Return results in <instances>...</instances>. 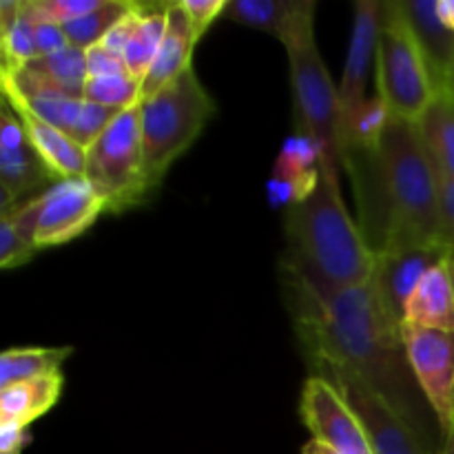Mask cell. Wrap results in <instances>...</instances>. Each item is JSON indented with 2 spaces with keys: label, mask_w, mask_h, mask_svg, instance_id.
<instances>
[{
  "label": "cell",
  "mask_w": 454,
  "mask_h": 454,
  "mask_svg": "<svg viewBox=\"0 0 454 454\" xmlns=\"http://www.w3.org/2000/svg\"><path fill=\"white\" fill-rule=\"evenodd\" d=\"M439 198H442V239L454 253V177L439 171Z\"/></svg>",
  "instance_id": "1f68e13d"
},
{
  "label": "cell",
  "mask_w": 454,
  "mask_h": 454,
  "mask_svg": "<svg viewBox=\"0 0 454 454\" xmlns=\"http://www.w3.org/2000/svg\"><path fill=\"white\" fill-rule=\"evenodd\" d=\"M82 100L109 106V109L127 111L142 102V82L131 74L89 75Z\"/></svg>",
  "instance_id": "4316f807"
},
{
  "label": "cell",
  "mask_w": 454,
  "mask_h": 454,
  "mask_svg": "<svg viewBox=\"0 0 454 454\" xmlns=\"http://www.w3.org/2000/svg\"><path fill=\"white\" fill-rule=\"evenodd\" d=\"M310 375L326 380L357 415L372 454H442L424 442L366 381L348 368L324 359H306Z\"/></svg>",
  "instance_id": "ba28073f"
},
{
  "label": "cell",
  "mask_w": 454,
  "mask_h": 454,
  "mask_svg": "<svg viewBox=\"0 0 454 454\" xmlns=\"http://www.w3.org/2000/svg\"><path fill=\"white\" fill-rule=\"evenodd\" d=\"M69 355V346H65V348L25 346V348L4 350L0 355V390L9 388L13 384H20V381L62 372V364H65Z\"/></svg>",
  "instance_id": "d4e9b609"
},
{
  "label": "cell",
  "mask_w": 454,
  "mask_h": 454,
  "mask_svg": "<svg viewBox=\"0 0 454 454\" xmlns=\"http://www.w3.org/2000/svg\"><path fill=\"white\" fill-rule=\"evenodd\" d=\"M415 124L434 167L454 177V89L434 93Z\"/></svg>",
  "instance_id": "44dd1931"
},
{
  "label": "cell",
  "mask_w": 454,
  "mask_h": 454,
  "mask_svg": "<svg viewBox=\"0 0 454 454\" xmlns=\"http://www.w3.org/2000/svg\"><path fill=\"white\" fill-rule=\"evenodd\" d=\"M282 273L322 291L371 282L375 255L350 217L340 191V173L317 167L309 189L288 207Z\"/></svg>",
  "instance_id": "3957f363"
},
{
  "label": "cell",
  "mask_w": 454,
  "mask_h": 454,
  "mask_svg": "<svg viewBox=\"0 0 454 454\" xmlns=\"http://www.w3.org/2000/svg\"><path fill=\"white\" fill-rule=\"evenodd\" d=\"M136 7L137 3H131V0H102L100 7L93 9L91 13L62 25L67 43H69V47L82 49V51L98 47V44L105 43L106 35H109L124 18H129L136 12Z\"/></svg>",
  "instance_id": "484cf974"
},
{
  "label": "cell",
  "mask_w": 454,
  "mask_h": 454,
  "mask_svg": "<svg viewBox=\"0 0 454 454\" xmlns=\"http://www.w3.org/2000/svg\"><path fill=\"white\" fill-rule=\"evenodd\" d=\"M40 155L31 146L22 118L13 109L12 102L3 100V118H0V189H3V207L7 213L18 207L22 195L34 193L40 186L56 184Z\"/></svg>",
  "instance_id": "5bb4252c"
},
{
  "label": "cell",
  "mask_w": 454,
  "mask_h": 454,
  "mask_svg": "<svg viewBox=\"0 0 454 454\" xmlns=\"http://www.w3.org/2000/svg\"><path fill=\"white\" fill-rule=\"evenodd\" d=\"M375 82L377 98L386 111L412 122L421 118L434 98L428 67L403 18L399 0H386L381 7Z\"/></svg>",
  "instance_id": "8992f818"
},
{
  "label": "cell",
  "mask_w": 454,
  "mask_h": 454,
  "mask_svg": "<svg viewBox=\"0 0 454 454\" xmlns=\"http://www.w3.org/2000/svg\"><path fill=\"white\" fill-rule=\"evenodd\" d=\"M182 4H184L191 22H193L195 34L202 38L208 27L215 22V18H220L226 12L229 0H182Z\"/></svg>",
  "instance_id": "f546056e"
},
{
  "label": "cell",
  "mask_w": 454,
  "mask_h": 454,
  "mask_svg": "<svg viewBox=\"0 0 454 454\" xmlns=\"http://www.w3.org/2000/svg\"><path fill=\"white\" fill-rule=\"evenodd\" d=\"M106 211V202L84 177L60 180L40 193L38 248L60 247L80 238Z\"/></svg>",
  "instance_id": "4fadbf2b"
},
{
  "label": "cell",
  "mask_w": 454,
  "mask_h": 454,
  "mask_svg": "<svg viewBox=\"0 0 454 454\" xmlns=\"http://www.w3.org/2000/svg\"><path fill=\"white\" fill-rule=\"evenodd\" d=\"M65 47H69L67 43V35L62 31V25L56 22H35V49H38L40 56H49V53L62 51Z\"/></svg>",
  "instance_id": "d6a6232c"
},
{
  "label": "cell",
  "mask_w": 454,
  "mask_h": 454,
  "mask_svg": "<svg viewBox=\"0 0 454 454\" xmlns=\"http://www.w3.org/2000/svg\"><path fill=\"white\" fill-rule=\"evenodd\" d=\"M65 386L62 372L20 381L0 390V424H16L29 428L35 419L47 415L58 403Z\"/></svg>",
  "instance_id": "d6986e66"
},
{
  "label": "cell",
  "mask_w": 454,
  "mask_h": 454,
  "mask_svg": "<svg viewBox=\"0 0 454 454\" xmlns=\"http://www.w3.org/2000/svg\"><path fill=\"white\" fill-rule=\"evenodd\" d=\"M0 44H3V71H16L38 58L35 22L25 12V0L0 3Z\"/></svg>",
  "instance_id": "cb8c5ba5"
},
{
  "label": "cell",
  "mask_w": 454,
  "mask_h": 454,
  "mask_svg": "<svg viewBox=\"0 0 454 454\" xmlns=\"http://www.w3.org/2000/svg\"><path fill=\"white\" fill-rule=\"evenodd\" d=\"M87 67L89 75H109V74H129L127 62H124L122 53L114 51V49L98 44L87 51Z\"/></svg>",
  "instance_id": "4dcf8cb0"
},
{
  "label": "cell",
  "mask_w": 454,
  "mask_h": 454,
  "mask_svg": "<svg viewBox=\"0 0 454 454\" xmlns=\"http://www.w3.org/2000/svg\"><path fill=\"white\" fill-rule=\"evenodd\" d=\"M315 7L310 4L282 40L291 69L295 120L313 146L317 167L340 173L344 168L340 127V96L315 40Z\"/></svg>",
  "instance_id": "277c9868"
},
{
  "label": "cell",
  "mask_w": 454,
  "mask_h": 454,
  "mask_svg": "<svg viewBox=\"0 0 454 454\" xmlns=\"http://www.w3.org/2000/svg\"><path fill=\"white\" fill-rule=\"evenodd\" d=\"M198 43L200 35L195 34L193 22H191L182 0L168 4L167 31H164L162 44L155 53L149 74L142 80V100L155 96L160 89H164L177 75L184 74L189 67H193L191 58H193V49Z\"/></svg>",
  "instance_id": "2e32d148"
},
{
  "label": "cell",
  "mask_w": 454,
  "mask_h": 454,
  "mask_svg": "<svg viewBox=\"0 0 454 454\" xmlns=\"http://www.w3.org/2000/svg\"><path fill=\"white\" fill-rule=\"evenodd\" d=\"M402 337L412 375L448 437L452 430L454 333L403 324Z\"/></svg>",
  "instance_id": "30bf717a"
},
{
  "label": "cell",
  "mask_w": 454,
  "mask_h": 454,
  "mask_svg": "<svg viewBox=\"0 0 454 454\" xmlns=\"http://www.w3.org/2000/svg\"><path fill=\"white\" fill-rule=\"evenodd\" d=\"M315 0H231L224 16L244 27L275 35L282 43Z\"/></svg>",
  "instance_id": "ffe728a7"
},
{
  "label": "cell",
  "mask_w": 454,
  "mask_h": 454,
  "mask_svg": "<svg viewBox=\"0 0 454 454\" xmlns=\"http://www.w3.org/2000/svg\"><path fill=\"white\" fill-rule=\"evenodd\" d=\"M171 3L160 4H140L137 3V22L124 47L122 58L127 62V69L133 78L142 82L149 74L151 65L155 60L160 44H162L164 31H167V13Z\"/></svg>",
  "instance_id": "603a6c76"
},
{
  "label": "cell",
  "mask_w": 454,
  "mask_h": 454,
  "mask_svg": "<svg viewBox=\"0 0 454 454\" xmlns=\"http://www.w3.org/2000/svg\"><path fill=\"white\" fill-rule=\"evenodd\" d=\"M301 454H341V452L333 450V448H328V446H324V443L310 439V442L301 448Z\"/></svg>",
  "instance_id": "d590c367"
},
{
  "label": "cell",
  "mask_w": 454,
  "mask_h": 454,
  "mask_svg": "<svg viewBox=\"0 0 454 454\" xmlns=\"http://www.w3.org/2000/svg\"><path fill=\"white\" fill-rule=\"evenodd\" d=\"M40 220V195L0 213V266L16 269L40 251L35 235Z\"/></svg>",
  "instance_id": "7402d4cb"
},
{
  "label": "cell",
  "mask_w": 454,
  "mask_h": 454,
  "mask_svg": "<svg viewBox=\"0 0 454 454\" xmlns=\"http://www.w3.org/2000/svg\"><path fill=\"white\" fill-rule=\"evenodd\" d=\"M452 257V248L446 242H424L393 247L375 255L371 284L380 295L386 313L403 326L408 297L417 288V284L426 278L428 270L443 264Z\"/></svg>",
  "instance_id": "8fae6325"
},
{
  "label": "cell",
  "mask_w": 454,
  "mask_h": 454,
  "mask_svg": "<svg viewBox=\"0 0 454 454\" xmlns=\"http://www.w3.org/2000/svg\"><path fill=\"white\" fill-rule=\"evenodd\" d=\"M403 324L454 333V278L450 260L434 266L408 297Z\"/></svg>",
  "instance_id": "e0dca14e"
},
{
  "label": "cell",
  "mask_w": 454,
  "mask_h": 454,
  "mask_svg": "<svg viewBox=\"0 0 454 454\" xmlns=\"http://www.w3.org/2000/svg\"><path fill=\"white\" fill-rule=\"evenodd\" d=\"M443 454H454V437L446 439V446H443Z\"/></svg>",
  "instance_id": "8d00e7d4"
},
{
  "label": "cell",
  "mask_w": 454,
  "mask_h": 454,
  "mask_svg": "<svg viewBox=\"0 0 454 454\" xmlns=\"http://www.w3.org/2000/svg\"><path fill=\"white\" fill-rule=\"evenodd\" d=\"M403 18L428 67L434 93L454 87V31L437 13V0H399Z\"/></svg>",
  "instance_id": "9a60e30c"
},
{
  "label": "cell",
  "mask_w": 454,
  "mask_h": 454,
  "mask_svg": "<svg viewBox=\"0 0 454 454\" xmlns=\"http://www.w3.org/2000/svg\"><path fill=\"white\" fill-rule=\"evenodd\" d=\"M282 284L304 359L348 368L428 446L443 452L446 433L412 375L402 326L386 313L375 286L322 291L288 273H282Z\"/></svg>",
  "instance_id": "6da1fadb"
},
{
  "label": "cell",
  "mask_w": 454,
  "mask_h": 454,
  "mask_svg": "<svg viewBox=\"0 0 454 454\" xmlns=\"http://www.w3.org/2000/svg\"><path fill=\"white\" fill-rule=\"evenodd\" d=\"M4 100H7V98H4ZM12 106L22 118V124H25V131L27 136H29L31 146H34L35 153H38L40 160L44 162V167L51 171V176L56 177L58 182L84 177L87 149H82L78 142L71 140V137L67 136V133H62L60 129L51 127V124L35 118L31 111L25 109V106L13 105V102Z\"/></svg>",
  "instance_id": "ac0fdd59"
},
{
  "label": "cell",
  "mask_w": 454,
  "mask_h": 454,
  "mask_svg": "<svg viewBox=\"0 0 454 454\" xmlns=\"http://www.w3.org/2000/svg\"><path fill=\"white\" fill-rule=\"evenodd\" d=\"M9 102L13 105L25 106L27 111L40 118L43 122L51 124V127L60 129L62 133L69 136L74 131L75 122H78L80 109H82V100L80 98H65V96H35V98H18L7 96Z\"/></svg>",
  "instance_id": "83f0119b"
},
{
  "label": "cell",
  "mask_w": 454,
  "mask_h": 454,
  "mask_svg": "<svg viewBox=\"0 0 454 454\" xmlns=\"http://www.w3.org/2000/svg\"><path fill=\"white\" fill-rule=\"evenodd\" d=\"M448 437H454V393H452V430H450V434H448Z\"/></svg>",
  "instance_id": "74e56055"
},
{
  "label": "cell",
  "mask_w": 454,
  "mask_h": 454,
  "mask_svg": "<svg viewBox=\"0 0 454 454\" xmlns=\"http://www.w3.org/2000/svg\"><path fill=\"white\" fill-rule=\"evenodd\" d=\"M344 171L372 255L403 244L443 242L437 167L412 120L386 115L368 145L346 149Z\"/></svg>",
  "instance_id": "7a4b0ae2"
},
{
  "label": "cell",
  "mask_w": 454,
  "mask_h": 454,
  "mask_svg": "<svg viewBox=\"0 0 454 454\" xmlns=\"http://www.w3.org/2000/svg\"><path fill=\"white\" fill-rule=\"evenodd\" d=\"M300 415L315 442L341 454H372L357 415L340 393L317 375H309L300 399Z\"/></svg>",
  "instance_id": "7c38bea8"
},
{
  "label": "cell",
  "mask_w": 454,
  "mask_h": 454,
  "mask_svg": "<svg viewBox=\"0 0 454 454\" xmlns=\"http://www.w3.org/2000/svg\"><path fill=\"white\" fill-rule=\"evenodd\" d=\"M450 269H452V278H454V253H452V257H450Z\"/></svg>",
  "instance_id": "f35d334b"
},
{
  "label": "cell",
  "mask_w": 454,
  "mask_h": 454,
  "mask_svg": "<svg viewBox=\"0 0 454 454\" xmlns=\"http://www.w3.org/2000/svg\"><path fill=\"white\" fill-rule=\"evenodd\" d=\"M213 114L215 102L193 67L140 102L142 146L151 191L160 186L171 164L198 140Z\"/></svg>",
  "instance_id": "5b68a950"
},
{
  "label": "cell",
  "mask_w": 454,
  "mask_h": 454,
  "mask_svg": "<svg viewBox=\"0 0 454 454\" xmlns=\"http://www.w3.org/2000/svg\"><path fill=\"white\" fill-rule=\"evenodd\" d=\"M122 111L109 109V106L93 105V102L82 100V109H80L78 122H75L74 131L69 133V137L74 142H78L82 149H89L102 133L109 129V124L114 122Z\"/></svg>",
  "instance_id": "f1b7e54d"
},
{
  "label": "cell",
  "mask_w": 454,
  "mask_h": 454,
  "mask_svg": "<svg viewBox=\"0 0 454 454\" xmlns=\"http://www.w3.org/2000/svg\"><path fill=\"white\" fill-rule=\"evenodd\" d=\"M84 180L105 200L109 213L137 207L151 193L145 168L140 105L122 111L89 146Z\"/></svg>",
  "instance_id": "52a82bcc"
},
{
  "label": "cell",
  "mask_w": 454,
  "mask_h": 454,
  "mask_svg": "<svg viewBox=\"0 0 454 454\" xmlns=\"http://www.w3.org/2000/svg\"><path fill=\"white\" fill-rule=\"evenodd\" d=\"M452 89H454V87H452Z\"/></svg>",
  "instance_id": "ab89813d"
},
{
  "label": "cell",
  "mask_w": 454,
  "mask_h": 454,
  "mask_svg": "<svg viewBox=\"0 0 454 454\" xmlns=\"http://www.w3.org/2000/svg\"><path fill=\"white\" fill-rule=\"evenodd\" d=\"M381 0H359L355 3L353 34H350L348 56H346L344 75L337 87L340 96V127L341 149L348 140L350 131L366 111L371 98L366 96L371 69L377 60V43L381 29Z\"/></svg>",
  "instance_id": "9c48e42d"
},
{
  "label": "cell",
  "mask_w": 454,
  "mask_h": 454,
  "mask_svg": "<svg viewBox=\"0 0 454 454\" xmlns=\"http://www.w3.org/2000/svg\"><path fill=\"white\" fill-rule=\"evenodd\" d=\"M437 13L443 25L454 31V0H437Z\"/></svg>",
  "instance_id": "e575fe53"
},
{
  "label": "cell",
  "mask_w": 454,
  "mask_h": 454,
  "mask_svg": "<svg viewBox=\"0 0 454 454\" xmlns=\"http://www.w3.org/2000/svg\"><path fill=\"white\" fill-rule=\"evenodd\" d=\"M27 443V428L16 424H0V454H20Z\"/></svg>",
  "instance_id": "836d02e7"
}]
</instances>
